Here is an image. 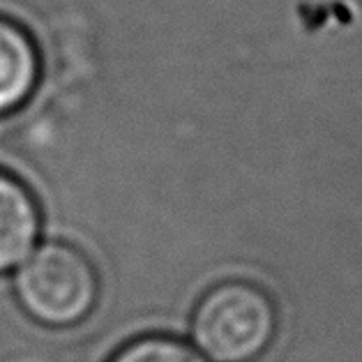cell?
<instances>
[{
	"label": "cell",
	"mask_w": 362,
	"mask_h": 362,
	"mask_svg": "<svg viewBox=\"0 0 362 362\" xmlns=\"http://www.w3.org/2000/svg\"><path fill=\"white\" fill-rule=\"evenodd\" d=\"M42 231L40 206L30 189L0 171V275L14 272L37 247Z\"/></svg>",
	"instance_id": "3"
},
{
	"label": "cell",
	"mask_w": 362,
	"mask_h": 362,
	"mask_svg": "<svg viewBox=\"0 0 362 362\" xmlns=\"http://www.w3.org/2000/svg\"><path fill=\"white\" fill-rule=\"evenodd\" d=\"M277 332V309L266 291L247 281L210 288L192 316V339L208 362H254Z\"/></svg>",
	"instance_id": "1"
},
{
	"label": "cell",
	"mask_w": 362,
	"mask_h": 362,
	"mask_svg": "<svg viewBox=\"0 0 362 362\" xmlns=\"http://www.w3.org/2000/svg\"><path fill=\"white\" fill-rule=\"evenodd\" d=\"M111 362H206L187 344L171 337H144L120 349Z\"/></svg>",
	"instance_id": "5"
},
{
	"label": "cell",
	"mask_w": 362,
	"mask_h": 362,
	"mask_svg": "<svg viewBox=\"0 0 362 362\" xmlns=\"http://www.w3.org/2000/svg\"><path fill=\"white\" fill-rule=\"evenodd\" d=\"M42 60L30 33L0 14V116L21 109L40 83Z\"/></svg>",
	"instance_id": "4"
},
{
	"label": "cell",
	"mask_w": 362,
	"mask_h": 362,
	"mask_svg": "<svg viewBox=\"0 0 362 362\" xmlns=\"http://www.w3.org/2000/svg\"><path fill=\"white\" fill-rule=\"evenodd\" d=\"M14 296L33 321L47 328H69L95 309L100 279L76 247L44 243L14 270Z\"/></svg>",
	"instance_id": "2"
}]
</instances>
